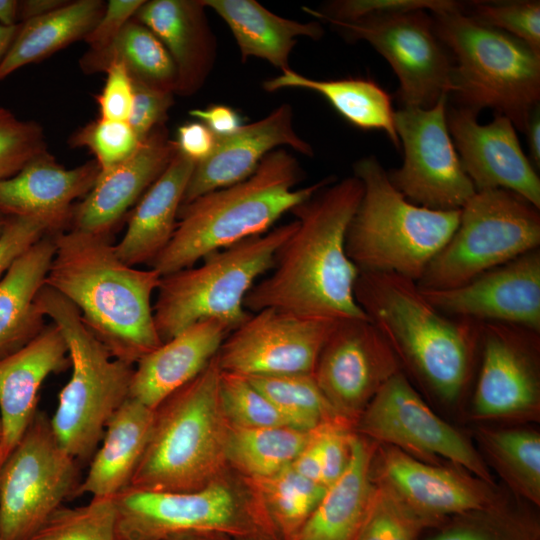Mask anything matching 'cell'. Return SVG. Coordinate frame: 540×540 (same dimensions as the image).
Segmentation results:
<instances>
[{
    "instance_id": "57",
    "label": "cell",
    "mask_w": 540,
    "mask_h": 540,
    "mask_svg": "<svg viewBox=\"0 0 540 540\" xmlns=\"http://www.w3.org/2000/svg\"><path fill=\"white\" fill-rule=\"evenodd\" d=\"M531 159L538 168L540 166V109L537 106L528 121L525 132Z\"/></svg>"
},
{
    "instance_id": "21",
    "label": "cell",
    "mask_w": 540,
    "mask_h": 540,
    "mask_svg": "<svg viewBox=\"0 0 540 540\" xmlns=\"http://www.w3.org/2000/svg\"><path fill=\"white\" fill-rule=\"evenodd\" d=\"M165 126L155 127L137 151L100 174L91 191L74 205L71 229L110 237L128 209L158 179L178 152Z\"/></svg>"
},
{
    "instance_id": "2",
    "label": "cell",
    "mask_w": 540,
    "mask_h": 540,
    "mask_svg": "<svg viewBox=\"0 0 540 540\" xmlns=\"http://www.w3.org/2000/svg\"><path fill=\"white\" fill-rule=\"evenodd\" d=\"M53 235L55 254L45 285L79 310L85 326L110 354L134 365L160 346L151 304L159 272L125 264L110 237L75 229Z\"/></svg>"
},
{
    "instance_id": "32",
    "label": "cell",
    "mask_w": 540,
    "mask_h": 540,
    "mask_svg": "<svg viewBox=\"0 0 540 540\" xmlns=\"http://www.w3.org/2000/svg\"><path fill=\"white\" fill-rule=\"evenodd\" d=\"M372 449L357 436L344 472L325 489L296 540H355L374 495Z\"/></svg>"
},
{
    "instance_id": "29",
    "label": "cell",
    "mask_w": 540,
    "mask_h": 540,
    "mask_svg": "<svg viewBox=\"0 0 540 540\" xmlns=\"http://www.w3.org/2000/svg\"><path fill=\"white\" fill-rule=\"evenodd\" d=\"M154 410L129 397L109 420L73 497H115L126 489L149 440Z\"/></svg>"
},
{
    "instance_id": "13",
    "label": "cell",
    "mask_w": 540,
    "mask_h": 540,
    "mask_svg": "<svg viewBox=\"0 0 540 540\" xmlns=\"http://www.w3.org/2000/svg\"><path fill=\"white\" fill-rule=\"evenodd\" d=\"M350 41H366L390 64L403 107L430 108L453 90V61L425 10L327 22Z\"/></svg>"
},
{
    "instance_id": "25",
    "label": "cell",
    "mask_w": 540,
    "mask_h": 540,
    "mask_svg": "<svg viewBox=\"0 0 540 540\" xmlns=\"http://www.w3.org/2000/svg\"><path fill=\"white\" fill-rule=\"evenodd\" d=\"M380 463L382 485L416 514L437 525L449 517L491 505L469 479L421 462L393 446L382 450Z\"/></svg>"
},
{
    "instance_id": "19",
    "label": "cell",
    "mask_w": 540,
    "mask_h": 540,
    "mask_svg": "<svg viewBox=\"0 0 540 540\" xmlns=\"http://www.w3.org/2000/svg\"><path fill=\"white\" fill-rule=\"evenodd\" d=\"M463 107L446 111V122L462 166L476 191L505 189L540 208V179L524 153L516 128L505 116L480 124Z\"/></svg>"
},
{
    "instance_id": "55",
    "label": "cell",
    "mask_w": 540,
    "mask_h": 540,
    "mask_svg": "<svg viewBox=\"0 0 540 540\" xmlns=\"http://www.w3.org/2000/svg\"><path fill=\"white\" fill-rule=\"evenodd\" d=\"M291 467L302 477L322 484L321 443L318 427L311 431L309 440L297 455Z\"/></svg>"
},
{
    "instance_id": "23",
    "label": "cell",
    "mask_w": 540,
    "mask_h": 540,
    "mask_svg": "<svg viewBox=\"0 0 540 540\" xmlns=\"http://www.w3.org/2000/svg\"><path fill=\"white\" fill-rule=\"evenodd\" d=\"M68 366L66 341L53 323L25 346L0 359V464L34 419L43 382Z\"/></svg>"
},
{
    "instance_id": "48",
    "label": "cell",
    "mask_w": 540,
    "mask_h": 540,
    "mask_svg": "<svg viewBox=\"0 0 540 540\" xmlns=\"http://www.w3.org/2000/svg\"><path fill=\"white\" fill-rule=\"evenodd\" d=\"M49 233H56L50 221L33 216H10L0 233V280L13 263Z\"/></svg>"
},
{
    "instance_id": "42",
    "label": "cell",
    "mask_w": 540,
    "mask_h": 540,
    "mask_svg": "<svg viewBox=\"0 0 540 540\" xmlns=\"http://www.w3.org/2000/svg\"><path fill=\"white\" fill-rule=\"evenodd\" d=\"M219 398L224 417L231 427H291L272 402L242 375L221 371Z\"/></svg>"
},
{
    "instance_id": "44",
    "label": "cell",
    "mask_w": 540,
    "mask_h": 540,
    "mask_svg": "<svg viewBox=\"0 0 540 540\" xmlns=\"http://www.w3.org/2000/svg\"><path fill=\"white\" fill-rule=\"evenodd\" d=\"M463 13L472 19L501 30L540 53V2L471 1L463 5Z\"/></svg>"
},
{
    "instance_id": "27",
    "label": "cell",
    "mask_w": 540,
    "mask_h": 540,
    "mask_svg": "<svg viewBox=\"0 0 540 540\" xmlns=\"http://www.w3.org/2000/svg\"><path fill=\"white\" fill-rule=\"evenodd\" d=\"M203 0L144 1L134 19L163 43L177 71L175 94L190 96L213 70L217 43Z\"/></svg>"
},
{
    "instance_id": "30",
    "label": "cell",
    "mask_w": 540,
    "mask_h": 540,
    "mask_svg": "<svg viewBox=\"0 0 540 540\" xmlns=\"http://www.w3.org/2000/svg\"><path fill=\"white\" fill-rule=\"evenodd\" d=\"M55 254L53 233L30 247L0 280V359L33 340L46 325L36 299Z\"/></svg>"
},
{
    "instance_id": "20",
    "label": "cell",
    "mask_w": 540,
    "mask_h": 540,
    "mask_svg": "<svg viewBox=\"0 0 540 540\" xmlns=\"http://www.w3.org/2000/svg\"><path fill=\"white\" fill-rule=\"evenodd\" d=\"M483 357L474 394L480 417L528 412L538 402V380L527 350L539 332L523 326L479 322Z\"/></svg>"
},
{
    "instance_id": "22",
    "label": "cell",
    "mask_w": 540,
    "mask_h": 540,
    "mask_svg": "<svg viewBox=\"0 0 540 540\" xmlns=\"http://www.w3.org/2000/svg\"><path fill=\"white\" fill-rule=\"evenodd\" d=\"M216 138L212 153L196 163L182 205L205 193L248 178L264 157L276 148L289 146L308 157L314 154L311 145L296 133L293 110L286 103L266 117L243 124L228 136Z\"/></svg>"
},
{
    "instance_id": "4",
    "label": "cell",
    "mask_w": 540,
    "mask_h": 540,
    "mask_svg": "<svg viewBox=\"0 0 540 540\" xmlns=\"http://www.w3.org/2000/svg\"><path fill=\"white\" fill-rule=\"evenodd\" d=\"M354 296L396 356L440 397L459 396L480 339L479 322L445 315L416 281L395 273L359 271Z\"/></svg>"
},
{
    "instance_id": "12",
    "label": "cell",
    "mask_w": 540,
    "mask_h": 540,
    "mask_svg": "<svg viewBox=\"0 0 540 540\" xmlns=\"http://www.w3.org/2000/svg\"><path fill=\"white\" fill-rule=\"evenodd\" d=\"M79 483V463L57 441L50 417L37 411L0 464V540H30Z\"/></svg>"
},
{
    "instance_id": "40",
    "label": "cell",
    "mask_w": 540,
    "mask_h": 540,
    "mask_svg": "<svg viewBox=\"0 0 540 540\" xmlns=\"http://www.w3.org/2000/svg\"><path fill=\"white\" fill-rule=\"evenodd\" d=\"M495 462L520 492L540 502V437L526 430H500L484 436Z\"/></svg>"
},
{
    "instance_id": "1",
    "label": "cell",
    "mask_w": 540,
    "mask_h": 540,
    "mask_svg": "<svg viewBox=\"0 0 540 540\" xmlns=\"http://www.w3.org/2000/svg\"><path fill=\"white\" fill-rule=\"evenodd\" d=\"M362 193L361 181L351 176L325 186L290 211L297 226L277 249L270 275L247 293L248 312L274 308L334 321L369 319L356 302L359 269L345 248Z\"/></svg>"
},
{
    "instance_id": "18",
    "label": "cell",
    "mask_w": 540,
    "mask_h": 540,
    "mask_svg": "<svg viewBox=\"0 0 540 540\" xmlns=\"http://www.w3.org/2000/svg\"><path fill=\"white\" fill-rule=\"evenodd\" d=\"M445 315L514 324L540 332V251L535 249L464 285L422 290Z\"/></svg>"
},
{
    "instance_id": "14",
    "label": "cell",
    "mask_w": 540,
    "mask_h": 540,
    "mask_svg": "<svg viewBox=\"0 0 540 540\" xmlns=\"http://www.w3.org/2000/svg\"><path fill=\"white\" fill-rule=\"evenodd\" d=\"M448 96L430 108L395 111L396 132L404 160L388 177L410 202L434 210H460L476 193L466 174L446 122Z\"/></svg>"
},
{
    "instance_id": "34",
    "label": "cell",
    "mask_w": 540,
    "mask_h": 540,
    "mask_svg": "<svg viewBox=\"0 0 540 540\" xmlns=\"http://www.w3.org/2000/svg\"><path fill=\"white\" fill-rule=\"evenodd\" d=\"M263 88L267 92L284 88L314 91L322 95L352 125L364 130H381L396 149L400 147L391 96L371 79L316 80L290 69L266 80Z\"/></svg>"
},
{
    "instance_id": "51",
    "label": "cell",
    "mask_w": 540,
    "mask_h": 540,
    "mask_svg": "<svg viewBox=\"0 0 540 540\" xmlns=\"http://www.w3.org/2000/svg\"><path fill=\"white\" fill-rule=\"evenodd\" d=\"M106 81L96 96L100 118L127 121L133 98V85L125 68L117 63L106 69Z\"/></svg>"
},
{
    "instance_id": "24",
    "label": "cell",
    "mask_w": 540,
    "mask_h": 540,
    "mask_svg": "<svg viewBox=\"0 0 540 540\" xmlns=\"http://www.w3.org/2000/svg\"><path fill=\"white\" fill-rule=\"evenodd\" d=\"M99 174L95 160L66 169L45 150L0 182V212L44 218L56 233L64 231L70 226L74 201L91 191Z\"/></svg>"
},
{
    "instance_id": "61",
    "label": "cell",
    "mask_w": 540,
    "mask_h": 540,
    "mask_svg": "<svg viewBox=\"0 0 540 540\" xmlns=\"http://www.w3.org/2000/svg\"><path fill=\"white\" fill-rule=\"evenodd\" d=\"M6 220H7V216H5L4 214H2L0 212V233L2 232L3 228H4V225L6 223Z\"/></svg>"
},
{
    "instance_id": "45",
    "label": "cell",
    "mask_w": 540,
    "mask_h": 540,
    "mask_svg": "<svg viewBox=\"0 0 540 540\" xmlns=\"http://www.w3.org/2000/svg\"><path fill=\"white\" fill-rule=\"evenodd\" d=\"M69 144L89 149L103 172L130 158L141 141L127 121L99 117L77 130L69 139Z\"/></svg>"
},
{
    "instance_id": "36",
    "label": "cell",
    "mask_w": 540,
    "mask_h": 540,
    "mask_svg": "<svg viewBox=\"0 0 540 540\" xmlns=\"http://www.w3.org/2000/svg\"><path fill=\"white\" fill-rule=\"evenodd\" d=\"M311 431L289 426L264 428L229 426L225 448L226 461L250 480L270 477L291 466L309 440Z\"/></svg>"
},
{
    "instance_id": "10",
    "label": "cell",
    "mask_w": 540,
    "mask_h": 540,
    "mask_svg": "<svg viewBox=\"0 0 540 540\" xmlns=\"http://www.w3.org/2000/svg\"><path fill=\"white\" fill-rule=\"evenodd\" d=\"M116 540H169L217 534L234 540H279L255 498L218 478L187 492L126 488L115 496Z\"/></svg>"
},
{
    "instance_id": "54",
    "label": "cell",
    "mask_w": 540,
    "mask_h": 540,
    "mask_svg": "<svg viewBox=\"0 0 540 540\" xmlns=\"http://www.w3.org/2000/svg\"><path fill=\"white\" fill-rule=\"evenodd\" d=\"M189 114L206 125L216 137H225L236 132L242 125L241 116L226 105H211L204 109L195 108Z\"/></svg>"
},
{
    "instance_id": "33",
    "label": "cell",
    "mask_w": 540,
    "mask_h": 540,
    "mask_svg": "<svg viewBox=\"0 0 540 540\" xmlns=\"http://www.w3.org/2000/svg\"><path fill=\"white\" fill-rule=\"evenodd\" d=\"M105 9L101 0L68 1L40 17L19 23L0 62V81L25 65L36 63L75 41L85 39Z\"/></svg>"
},
{
    "instance_id": "62",
    "label": "cell",
    "mask_w": 540,
    "mask_h": 540,
    "mask_svg": "<svg viewBox=\"0 0 540 540\" xmlns=\"http://www.w3.org/2000/svg\"><path fill=\"white\" fill-rule=\"evenodd\" d=\"M1 433H2V429H1V422H0V442H1Z\"/></svg>"
},
{
    "instance_id": "37",
    "label": "cell",
    "mask_w": 540,
    "mask_h": 540,
    "mask_svg": "<svg viewBox=\"0 0 540 540\" xmlns=\"http://www.w3.org/2000/svg\"><path fill=\"white\" fill-rule=\"evenodd\" d=\"M258 505L279 540H296L320 502L326 487L299 475L291 466L251 480Z\"/></svg>"
},
{
    "instance_id": "8",
    "label": "cell",
    "mask_w": 540,
    "mask_h": 540,
    "mask_svg": "<svg viewBox=\"0 0 540 540\" xmlns=\"http://www.w3.org/2000/svg\"><path fill=\"white\" fill-rule=\"evenodd\" d=\"M36 304L61 331L71 367L50 417L51 428L70 456L78 463L87 462L109 420L129 398L134 367L114 358L85 326L79 310L49 286L40 289Z\"/></svg>"
},
{
    "instance_id": "60",
    "label": "cell",
    "mask_w": 540,
    "mask_h": 540,
    "mask_svg": "<svg viewBox=\"0 0 540 540\" xmlns=\"http://www.w3.org/2000/svg\"><path fill=\"white\" fill-rule=\"evenodd\" d=\"M169 540H234L230 537L217 534H185Z\"/></svg>"
},
{
    "instance_id": "17",
    "label": "cell",
    "mask_w": 540,
    "mask_h": 540,
    "mask_svg": "<svg viewBox=\"0 0 540 540\" xmlns=\"http://www.w3.org/2000/svg\"><path fill=\"white\" fill-rule=\"evenodd\" d=\"M399 372L398 358L369 319L338 321L313 376L339 417L362 413L379 388Z\"/></svg>"
},
{
    "instance_id": "28",
    "label": "cell",
    "mask_w": 540,
    "mask_h": 540,
    "mask_svg": "<svg viewBox=\"0 0 540 540\" xmlns=\"http://www.w3.org/2000/svg\"><path fill=\"white\" fill-rule=\"evenodd\" d=\"M195 165L178 150L164 172L140 198L125 234L114 245L116 255L125 264L132 267L150 265L169 244Z\"/></svg>"
},
{
    "instance_id": "43",
    "label": "cell",
    "mask_w": 540,
    "mask_h": 540,
    "mask_svg": "<svg viewBox=\"0 0 540 540\" xmlns=\"http://www.w3.org/2000/svg\"><path fill=\"white\" fill-rule=\"evenodd\" d=\"M437 526L381 484L375 489L355 540H416L424 529Z\"/></svg>"
},
{
    "instance_id": "53",
    "label": "cell",
    "mask_w": 540,
    "mask_h": 540,
    "mask_svg": "<svg viewBox=\"0 0 540 540\" xmlns=\"http://www.w3.org/2000/svg\"><path fill=\"white\" fill-rule=\"evenodd\" d=\"M216 136L201 122H189L179 126L177 130V146L181 153L199 163L213 151Z\"/></svg>"
},
{
    "instance_id": "7",
    "label": "cell",
    "mask_w": 540,
    "mask_h": 540,
    "mask_svg": "<svg viewBox=\"0 0 540 540\" xmlns=\"http://www.w3.org/2000/svg\"><path fill=\"white\" fill-rule=\"evenodd\" d=\"M434 30L453 61L451 94L459 107L488 108L524 133L540 100V53L462 11L432 13Z\"/></svg>"
},
{
    "instance_id": "46",
    "label": "cell",
    "mask_w": 540,
    "mask_h": 540,
    "mask_svg": "<svg viewBox=\"0 0 540 540\" xmlns=\"http://www.w3.org/2000/svg\"><path fill=\"white\" fill-rule=\"evenodd\" d=\"M46 149L43 128L0 107V182L14 176Z\"/></svg>"
},
{
    "instance_id": "35",
    "label": "cell",
    "mask_w": 540,
    "mask_h": 540,
    "mask_svg": "<svg viewBox=\"0 0 540 540\" xmlns=\"http://www.w3.org/2000/svg\"><path fill=\"white\" fill-rule=\"evenodd\" d=\"M122 65L131 80L175 94L177 71L167 49L144 24L131 19L106 47L88 51L79 64L86 74L105 72L109 65Z\"/></svg>"
},
{
    "instance_id": "16",
    "label": "cell",
    "mask_w": 540,
    "mask_h": 540,
    "mask_svg": "<svg viewBox=\"0 0 540 540\" xmlns=\"http://www.w3.org/2000/svg\"><path fill=\"white\" fill-rule=\"evenodd\" d=\"M366 435L406 453L441 456L491 482L490 474L471 444L440 419L400 371L376 392L359 422Z\"/></svg>"
},
{
    "instance_id": "11",
    "label": "cell",
    "mask_w": 540,
    "mask_h": 540,
    "mask_svg": "<svg viewBox=\"0 0 540 540\" xmlns=\"http://www.w3.org/2000/svg\"><path fill=\"white\" fill-rule=\"evenodd\" d=\"M539 209L505 189L476 191L461 209L459 224L417 285L443 290L538 249Z\"/></svg>"
},
{
    "instance_id": "3",
    "label": "cell",
    "mask_w": 540,
    "mask_h": 540,
    "mask_svg": "<svg viewBox=\"0 0 540 540\" xmlns=\"http://www.w3.org/2000/svg\"><path fill=\"white\" fill-rule=\"evenodd\" d=\"M301 178L298 160L283 148L273 150L248 178L182 205L169 244L150 268L161 276L168 275L194 266L213 252L263 234L286 212L335 181L327 177L296 188Z\"/></svg>"
},
{
    "instance_id": "41",
    "label": "cell",
    "mask_w": 540,
    "mask_h": 540,
    "mask_svg": "<svg viewBox=\"0 0 540 540\" xmlns=\"http://www.w3.org/2000/svg\"><path fill=\"white\" fill-rule=\"evenodd\" d=\"M30 540H116L115 497L58 508Z\"/></svg>"
},
{
    "instance_id": "26",
    "label": "cell",
    "mask_w": 540,
    "mask_h": 540,
    "mask_svg": "<svg viewBox=\"0 0 540 540\" xmlns=\"http://www.w3.org/2000/svg\"><path fill=\"white\" fill-rule=\"evenodd\" d=\"M230 332L223 321L205 319L163 342L136 363L129 397L155 410L207 367Z\"/></svg>"
},
{
    "instance_id": "5",
    "label": "cell",
    "mask_w": 540,
    "mask_h": 540,
    "mask_svg": "<svg viewBox=\"0 0 540 540\" xmlns=\"http://www.w3.org/2000/svg\"><path fill=\"white\" fill-rule=\"evenodd\" d=\"M217 355L155 410L148 443L127 488L187 492L219 478L229 425L219 398Z\"/></svg>"
},
{
    "instance_id": "6",
    "label": "cell",
    "mask_w": 540,
    "mask_h": 540,
    "mask_svg": "<svg viewBox=\"0 0 540 540\" xmlns=\"http://www.w3.org/2000/svg\"><path fill=\"white\" fill-rule=\"evenodd\" d=\"M363 186L348 225L346 253L359 271L395 273L414 281L455 232L460 210H434L410 202L391 183L375 156L353 165Z\"/></svg>"
},
{
    "instance_id": "47",
    "label": "cell",
    "mask_w": 540,
    "mask_h": 540,
    "mask_svg": "<svg viewBox=\"0 0 540 540\" xmlns=\"http://www.w3.org/2000/svg\"><path fill=\"white\" fill-rule=\"evenodd\" d=\"M464 3L451 0H337L321 10L302 9L312 17L325 21L348 22L370 15L428 10L432 13L462 11Z\"/></svg>"
},
{
    "instance_id": "31",
    "label": "cell",
    "mask_w": 540,
    "mask_h": 540,
    "mask_svg": "<svg viewBox=\"0 0 540 540\" xmlns=\"http://www.w3.org/2000/svg\"><path fill=\"white\" fill-rule=\"evenodd\" d=\"M203 3L228 25L243 62L257 57L281 72L291 69L289 57L298 37L318 40L324 33L318 21L303 23L286 19L255 0H203Z\"/></svg>"
},
{
    "instance_id": "15",
    "label": "cell",
    "mask_w": 540,
    "mask_h": 540,
    "mask_svg": "<svg viewBox=\"0 0 540 540\" xmlns=\"http://www.w3.org/2000/svg\"><path fill=\"white\" fill-rule=\"evenodd\" d=\"M337 322L262 309L227 335L217 353L218 366L223 372L245 377L313 374Z\"/></svg>"
},
{
    "instance_id": "52",
    "label": "cell",
    "mask_w": 540,
    "mask_h": 540,
    "mask_svg": "<svg viewBox=\"0 0 540 540\" xmlns=\"http://www.w3.org/2000/svg\"><path fill=\"white\" fill-rule=\"evenodd\" d=\"M143 0H110L93 29L84 41L89 49L98 50L109 45L123 27L134 18Z\"/></svg>"
},
{
    "instance_id": "56",
    "label": "cell",
    "mask_w": 540,
    "mask_h": 540,
    "mask_svg": "<svg viewBox=\"0 0 540 540\" xmlns=\"http://www.w3.org/2000/svg\"><path fill=\"white\" fill-rule=\"evenodd\" d=\"M68 1L64 0H23L19 1V21L24 22L29 19L48 14Z\"/></svg>"
},
{
    "instance_id": "59",
    "label": "cell",
    "mask_w": 540,
    "mask_h": 540,
    "mask_svg": "<svg viewBox=\"0 0 540 540\" xmlns=\"http://www.w3.org/2000/svg\"><path fill=\"white\" fill-rule=\"evenodd\" d=\"M19 24L13 27L0 25V62L8 51L17 31Z\"/></svg>"
},
{
    "instance_id": "39",
    "label": "cell",
    "mask_w": 540,
    "mask_h": 540,
    "mask_svg": "<svg viewBox=\"0 0 540 540\" xmlns=\"http://www.w3.org/2000/svg\"><path fill=\"white\" fill-rule=\"evenodd\" d=\"M427 540H540L536 519L493 504L452 516Z\"/></svg>"
},
{
    "instance_id": "58",
    "label": "cell",
    "mask_w": 540,
    "mask_h": 540,
    "mask_svg": "<svg viewBox=\"0 0 540 540\" xmlns=\"http://www.w3.org/2000/svg\"><path fill=\"white\" fill-rule=\"evenodd\" d=\"M19 1L0 0V25L13 27L19 22Z\"/></svg>"
},
{
    "instance_id": "38",
    "label": "cell",
    "mask_w": 540,
    "mask_h": 540,
    "mask_svg": "<svg viewBox=\"0 0 540 540\" xmlns=\"http://www.w3.org/2000/svg\"><path fill=\"white\" fill-rule=\"evenodd\" d=\"M246 378L272 402L293 428L311 431L326 422L343 419L329 403L312 373Z\"/></svg>"
},
{
    "instance_id": "9",
    "label": "cell",
    "mask_w": 540,
    "mask_h": 540,
    "mask_svg": "<svg viewBox=\"0 0 540 540\" xmlns=\"http://www.w3.org/2000/svg\"><path fill=\"white\" fill-rule=\"evenodd\" d=\"M296 226L293 220L213 252L197 267L161 276L153 315L162 342L205 319H219L231 331L241 325L251 314L244 307L247 293L272 269Z\"/></svg>"
},
{
    "instance_id": "50",
    "label": "cell",
    "mask_w": 540,
    "mask_h": 540,
    "mask_svg": "<svg viewBox=\"0 0 540 540\" xmlns=\"http://www.w3.org/2000/svg\"><path fill=\"white\" fill-rule=\"evenodd\" d=\"M321 458L322 484L327 487L345 470L351 452L353 435L347 430L344 419L326 422L318 427Z\"/></svg>"
},
{
    "instance_id": "49",
    "label": "cell",
    "mask_w": 540,
    "mask_h": 540,
    "mask_svg": "<svg viewBox=\"0 0 540 540\" xmlns=\"http://www.w3.org/2000/svg\"><path fill=\"white\" fill-rule=\"evenodd\" d=\"M132 85L133 98L127 122L142 142L155 127L165 124L175 94L133 80Z\"/></svg>"
}]
</instances>
